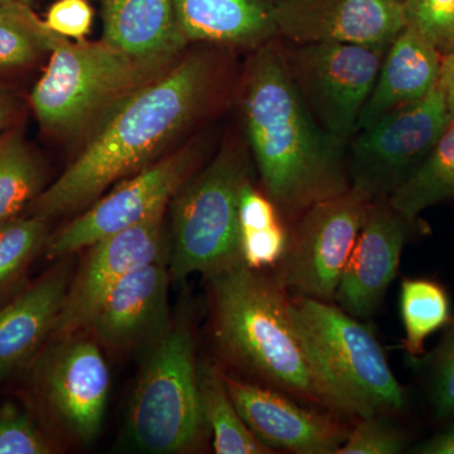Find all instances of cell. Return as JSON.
Here are the masks:
<instances>
[{"label": "cell", "instance_id": "1", "mask_svg": "<svg viewBox=\"0 0 454 454\" xmlns=\"http://www.w3.org/2000/svg\"><path fill=\"white\" fill-rule=\"evenodd\" d=\"M220 64L196 51L107 109L82 151L25 214L49 220L80 210L145 168L170 139L206 113L217 94Z\"/></svg>", "mask_w": 454, "mask_h": 454}, {"label": "cell", "instance_id": "2", "mask_svg": "<svg viewBox=\"0 0 454 454\" xmlns=\"http://www.w3.org/2000/svg\"><path fill=\"white\" fill-rule=\"evenodd\" d=\"M240 112L262 191L286 223L313 203L349 190L348 143L327 133L309 113L280 38L247 59Z\"/></svg>", "mask_w": 454, "mask_h": 454}, {"label": "cell", "instance_id": "3", "mask_svg": "<svg viewBox=\"0 0 454 454\" xmlns=\"http://www.w3.org/2000/svg\"><path fill=\"white\" fill-rule=\"evenodd\" d=\"M215 342L247 380L346 418L293 319L291 295L276 274L243 262L208 277Z\"/></svg>", "mask_w": 454, "mask_h": 454}, {"label": "cell", "instance_id": "4", "mask_svg": "<svg viewBox=\"0 0 454 454\" xmlns=\"http://www.w3.org/2000/svg\"><path fill=\"white\" fill-rule=\"evenodd\" d=\"M293 319L346 418L402 413L406 394L372 331L331 301L291 295Z\"/></svg>", "mask_w": 454, "mask_h": 454}, {"label": "cell", "instance_id": "5", "mask_svg": "<svg viewBox=\"0 0 454 454\" xmlns=\"http://www.w3.org/2000/svg\"><path fill=\"white\" fill-rule=\"evenodd\" d=\"M207 432L195 337L184 322H170L148 346L128 409L125 443L142 453H190L201 447Z\"/></svg>", "mask_w": 454, "mask_h": 454}, {"label": "cell", "instance_id": "6", "mask_svg": "<svg viewBox=\"0 0 454 454\" xmlns=\"http://www.w3.org/2000/svg\"><path fill=\"white\" fill-rule=\"evenodd\" d=\"M250 179L247 146L229 139L205 168L197 170L172 199L169 274L182 280L206 278L241 262L239 197Z\"/></svg>", "mask_w": 454, "mask_h": 454}, {"label": "cell", "instance_id": "7", "mask_svg": "<svg viewBox=\"0 0 454 454\" xmlns=\"http://www.w3.org/2000/svg\"><path fill=\"white\" fill-rule=\"evenodd\" d=\"M166 70L138 61L106 41L71 43L59 35L43 76L32 90L31 106L42 129L76 133Z\"/></svg>", "mask_w": 454, "mask_h": 454}, {"label": "cell", "instance_id": "8", "mask_svg": "<svg viewBox=\"0 0 454 454\" xmlns=\"http://www.w3.org/2000/svg\"><path fill=\"white\" fill-rule=\"evenodd\" d=\"M450 122L437 85L418 103L357 131L348 143L349 188L372 203L389 200L426 162Z\"/></svg>", "mask_w": 454, "mask_h": 454}, {"label": "cell", "instance_id": "9", "mask_svg": "<svg viewBox=\"0 0 454 454\" xmlns=\"http://www.w3.org/2000/svg\"><path fill=\"white\" fill-rule=\"evenodd\" d=\"M283 42L289 74L309 113L327 133L348 143L356 134L387 49Z\"/></svg>", "mask_w": 454, "mask_h": 454}, {"label": "cell", "instance_id": "10", "mask_svg": "<svg viewBox=\"0 0 454 454\" xmlns=\"http://www.w3.org/2000/svg\"><path fill=\"white\" fill-rule=\"evenodd\" d=\"M372 202L356 191L313 203L293 223L276 277L286 291L333 301Z\"/></svg>", "mask_w": 454, "mask_h": 454}, {"label": "cell", "instance_id": "11", "mask_svg": "<svg viewBox=\"0 0 454 454\" xmlns=\"http://www.w3.org/2000/svg\"><path fill=\"white\" fill-rule=\"evenodd\" d=\"M35 358L31 387L43 413L77 443H92L103 427L112 385L98 340L74 334Z\"/></svg>", "mask_w": 454, "mask_h": 454}, {"label": "cell", "instance_id": "12", "mask_svg": "<svg viewBox=\"0 0 454 454\" xmlns=\"http://www.w3.org/2000/svg\"><path fill=\"white\" fill-rule=\"evenodd\" d=\"M201 157L197 146H187L125 179L109 195L91 203L88 210L64 229L49 236L44 247L47 258H67L160 212H166L179 188L199 170Z\"/></svg>", "mask_w": 454, "mask_h": 454}, {"label": "cell", "instance_id": "13", "mask_svg": "<svg viewBox=\"0 0 454 454\" xmlns=\"http://www.w3.org/2000/svg\"><path fill=\"white\" fill-rule=\"evenodd\" d=\"M223 376L247 428L274 452L336 454L348 437L351 429L339 415L231 373Z\"/></svg>", "mask_w": 454, "mask_h": 454}, {"label": "cell", "instance_id": "14", "mask_svg": "<svg viewBox=\"0 0 454 454\" xmlns=\"http://www.w3.org/2000/svg\"><path fill=\"white\" fill-rule=\"evenodd\" d=\"M164 214L160 212L89 247L79 273L68 286L51 339H65L85 331L98 304L121 278L162 259Z\"/></svg>", "mask_w": 454, "mask_h": 454}, {"label": "cell", "instance_id": "15", "mask_svg": "<svg viewBox=\"0 0 454 454\" xmlns=\"http://www.w3.org/2000/svg\"><path fill=\"white\" fill-rule=\"evenodd\" d=\"M280 40L389 49L406 26L404 0H273Z\"/></svg>", "mask_w": 454, "mask_h": 454}, {"label": "cell", "instance_id": "16", "mask_svg": "<svg viewBox=\"0 0 454 454\" xmlns=\"http://www.w3.org/2000/svg\"><path fill=\"white\" fill-rule=\"evenodd\" d=\"M389 200L372 202L340 277L334 301L355 318H370L380 309L399 271L406 244L420 230Z\"/></svg>", "mask_w": 454, "mask_h": 454}, {"label": "cell", "instance_id": "17", "mask_svg": "<svg viewBox=\"0 0 454 454\" xmlns=\"http://www.w3.org/2000/svg\"><path fill=\"white\" fill-rule=\"evenodd\" d=\"M169 282L160 260L134 269L107 293L85 331L114 351L148 348L170 325Z\"/></svg>", "mask_w": 454, "mask_h": 454}, {"label": "cell", "instance_id": "18", "mask_svg": "<svg viewBox=\"0 0 454 454\" xmlns=\"http://www.w3.org/2000/svg\"><path fill=\"white\" fill-rule=\"evenodd\" d=\"M70 286L66 262L0 306V382L29 365L52 333Z\"/></svg>", "mask_w": 454, "mask_h": 454}, {"label": "cell", "instance_id": "19", "mask_svg": "<svg viewBox=\"0 0 454 454\" xmlns=\"http://www.w3.org/2000/svg\"><path fill=\"white\" fill-rule=\"evenodd\" d=\"M442 61L443 56L427 38L405 26L385 53L378 79L358 119L357 131L429 95L437 88Z\"/></svg>", "mask_w": 454, "mask_h": 454}, {"label": "cell", "instance_id": "20", "mask_svg": "<svg viewBox=\"0 0 454 454\" xmlns=\"http://www.w3.org/2000/svg\"><path fill=\"white\" fill-rule=\"evenodd\" d=\"M104 40L145 64L168 67L188 42L173 0H101Z\"/></svg>", "mask_w": 454, "mask_h": 454}, {"label": "cell", "instance_id": "21", "mask_svg": "<svg viewBox=\"0 0 454 454\" xmlns=\"http://www.w3.org/2000/svg\"><path fill=\"white\" fill-rule=\"evenodd\" d=\"M173 5L188 43L253 52L279 38L273 0H173Z\"/></svg>", "mask_w": 454, "mask_h": 454}, {"label": "cell", "instance_id": "22", "mask_svg": "<svg viewBox=\"0 0 454 454\" xmlns=\"http://www.w3.org/2000/svg\"><path fill=\"white\" fill-rule=\"evenodd\" d=\"M239 250L245 267L265 271L277 269L286 256L291 227L264 191L245 182L239 197Z\"/></svg>", "mask_w": 454, "mask_h": 454}, {"label": "cell", "instance_id": "23", "mask_svg": "<svg viewBox=\"0 0 454 454\" xmlns=\"http://www.w3.org/2000/svg\"><path fill=\"white\" fill-rule=\"evenodd\" d=\"M200 397L203 418L212 433L217 454L276 453L247 428L230 396L223 372L214 366L199 367Z\"/></svg>", "mask_w": 454, "mask_h": 454}, {"label": "cell", "instance_id": "24", "mask_svg": "<svg viewBox=\"0 0 454 454\" xmlns=\"http://www.w3.org/2000/svg\"><path fill=\"white\" fill-rule=\"evenodd\" d=\"M44 188L40 160L13 128L0 138V226L25 214Z\"/></svg>", "mask_w": 454, "mask_h": 454}, {"label": "cell", "instance_id": "25", "mask_svg": "<svg viewBox=\"0 0 454 454\" xmlns=\"http://www.w3.org/2000/svg\"><path fill=\"white\" fill-rule=\"evenodd\" d=\"M454 200V121L448 125L426 162L399 188L389 202L409 219Z\"/></svg>", "mask_w": 454, "mask_h": 454}, {"label": "cell", "instance_id": "26", "mask_svg": "<svg viewBox=\"0 0 454 454\" xmlns=\"http://www.w3.org/2000/svg\"><path fill=\"white\" fill-rule=\"evenodd\" d=\"M400 316L406 352L413 358L423 356L426 340L446 327L452 317L446 288L428 278H404L400 286Z\"/></svg>", "mask_w": 454, "mask_h": 454}, {"label": "cell", "instance_id": "27", "mask_svg": "<svg viewBox=\"0 0 454 454\" xmlns=\"http://www.w3.org/2000/svg\"><path fill=\"white\" fill-rule=\"evenodd\" d=\"M59 35L32 11L29 3L0 5V71L28 67L51 53Z\"/></svg>", "mask_w": 454, "mask_h": 454}, {"label": "cell", "instance_id": "28", "mask_svg": "<svg viewBox=\"0 0 454 454\" xmlns=\"http://www.w3.org/2000/svg\"><path fill=\"white\" fill-rule=\"evenodd\" d=\"M49 220L23 214L0 226V306L23 288V278L49 239Z\"/></svg>", "mask_w": 454, "mask_h": 454}, {"label": "cell", "instance_id": "29", "mask_svg": "<svg viewBox=\"0 0 454 454\" xmlns=\"http://www.w3.org/2000/svg\"><path fill=\"white\" fill-rule=\"evenodd\" d=\"M55 446L25 405L14 399L0 404V454H51Z\"/></svg>", "mask_w": 454, "mask_h": 454}, {"label": "cell", "instance_id": "30", "mask_svg": "<svg viewBox=\"0 0 454 454\" xmlns=\"http://www.w3.org/2000/svg\"><path fill=\"white\" fill-rule=\"evenodd\" d=\"M428 363L429 396L433 413L441 422L454 420V317Z\"/></svg>", "mask_w": 454, "mask_h": 454}, {"label": "cell", "instance_id": "31", "mask_svg": "<svg viewBox=\"0 0 454 454\" xmlns=\"http://www.w3.org/2000/svg\"><path fill=\"white\" fill-rule=\"evenodd\" d=\"M406 26L446 56L454 50V0H404Z\"/></svg>", "mask_w": 454, "mask_h": 454}, {"label": "cell", "instance_id": "32", "mask_svg": "<svg viewBox=\"0 0 454 454\" xmlns=\"http://www.w3.org/2000/svg\"><path fill=\"white\" fill-rule=\"evenodd\" d=\"M408 443L404 430L387 414H378L358 419L336 454H397L404 452Z\"/></svg>", "mask_w": 454, "mask_h": 454}, {"label": "cell", "instance_id": "33", "mask_svg": "<svg viewBox=\"0 0 454 454\" xmlns=\"http://www.w3.org/2000/svg\"><path fill=\"white\" fill-rule=\"evenodd\" d=\"M94 11L85 0H59L47 12L46 26L56 35L82 41L89 35Z\"/></svg>", "mask_w": 454, "mask_h": 454}, {"label": "cell", "instance_id": "34", "mask_svg": "<svg viewBox=\"0 0 454 454\" xmlns=\"http://www.w3.org/2000/svg\"><path fill=\"white\" fill-rule=\"evenodd\" d=\"M417 454H454V420L446 429L427 439L411 450Z\"/></svg>", "mask_w": 454, "mask_h": 454}, {"label": "cell", "instance_id": "35", "mask_svg": "<svg viewBox=\"0 0 454 454\" xmlns=\"http://www.w3.org/2000/svg\"><path fill=\"white\" fill-rule=\"evenodd\" d=\"M438 85L443 92L450 119L454 121V50L443 56Z\"/></svg>", "mask_w": 454, "mask_h": 454}, {"label": "cell", "instance_id": "36", "mask_svg": "<svg viewBox=\"0 0 454 454\" xmlns=\"http://www.w3.org/2000/svg\"><path fill=\"white\" fill-rule=\"evenodd\" d=\"M18 112H20V106L16 98L0 85V138L9 130L13 129Z\"/></svg>", "mask_w": 454, "mask_h": 454}, {"label": "cell", "instance_id": "37", "mask_svg": "<svg viewBox=\"0 0 454 454\" xmlns=\"http://www.w3.org/2000/svg\"><path fill=\"white\" fill-rule=\"evenodd\" d=\"M13 2L29 3V2H31V0H0V5L8 4V3H13Z\"/></svg>", "mask_w": 454, "mask_h": 454}]
</instances>
